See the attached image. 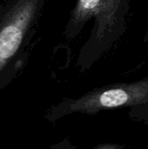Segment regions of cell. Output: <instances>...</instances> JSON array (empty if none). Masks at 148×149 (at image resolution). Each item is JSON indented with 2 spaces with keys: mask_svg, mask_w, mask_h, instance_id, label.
<instances>
[{
  "mask_svg": "<svg viewBox=\"0 0 148 149\" xmlns=\"http://www.w3.org/2000/svg\"><path fill=\"white\" fill-rule=\"evenodd\" d=\"M127 11L128 0H77L65 27V37L76 38L89 21H93L90 36L79 53L80 65H92L120 38Z\"/></svg>",
  "mask_w": 148,
  "mask_h": 149,
  "instance_id": "obj_1",
  "label": "cell"
},
{
  "mask_svg": "<svg viewBox=\"0 0 148 149\" xmlns=\"http://www.w3.org/2000/svg\"><path fill=\"white\" fill-rule=\"evenodd\" d=\"M46 0H6L0 3V86L19 69Z\"/></svg>",
  "mask_w": 148,
  "mask_h": 149,
  "instance_id": "obj_2",
  "label": "cell"
},
{
  "mask_svg": "<svg viewBox=\"0 0 148 149\" xmlns=\"http://www.w3.org/2000/svg\"><path fill=\"white\" fill-rule=\"evenodd\" d=\"M147 102L148 79H144L95 89L77 100L65 101L63 107L67 113L94 114L103 109L139 106Z\"/></svg>",
  "mask_w": 148,
  "mask_h": 149,
  "instance_id": "obj_3",
  "label": "cell"
},
{
  "mask_svg": "<svg viewBox=\"0 0 148 149\" xmlns=\"http://www.w3.org/2000/svg\"><path fill=\"white\" fill-rule=\"evenodd\" d=\"M123 147L118 144H102L94 149H122Z\"/></svg>",
  "mask_w": 148,
  "mask_h": 149,
  "instance_id": "obj_4",
  "label": "cell"
}]
</instances>
